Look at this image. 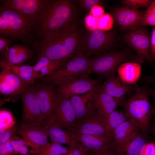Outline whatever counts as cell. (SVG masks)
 <instances>
[{
	"instance_id": "obj_1",
	"label": "cell",
	"mask_w": 155,
	"mask_h": 155,
	"mask_svg": "<svg viewBox=\"0 0 155 155\" xmlns=\"http://www.w3.org/2000/svg\"><path fill=\"white\" fill-rule=\"evenodd\" d=\"M87 36L75 22L49 34L39 44V57L66 62L85 53Z\"/></svg>"
},
{
	"instance_id": "obj_2",
	"label": "cell",
	"mask_w": 155,
	"mask_h": 155,
	"mask_svg": "<svg viewBox=\"0 0 155 155\" xmlns=\"http://www.w3.org/2000/svg\"><path fill=\"white\" fill-rule=\"evenodd\" d=\"M76 13L75 1L49 0L43 18L36 29L37 34L44 38L74 22Z\"/></svg>"
},
{
	"instance_id": "obj_3",
	"label": "cell",
	"mask_w": 155,
	"mask_h": 155,
	"mask_svg": "<svg viewBox=\"0 0 155 155\" xmlns=\"http://www.w3.org/2000/svg\"><path fill=\"white\" fill-rule=\"evenodd\" d=\"M44 13L39 17H29L2 5L0 8L1 36H9L26 43L32 41L33 31Z\"/></svg>"
},
{
	"instance_id": "obj_4",
	"label": "cell",
	"mask_w": 155,
	"mask_h": 155,
	"mask_svg": "<svg viewBox=\"0 0 155 155\" xmlns=\"http://www.w3.org/2000/svg\"><path fill=\"white\" fill-rule=\"evenodd\" d=\"M150 77L144 79V84L128 99L123 106L124 111L129 118L138 127L140 131L146 134L148 131L150 120L155 114V108L151 104L149 98V85L152 82Z\"/></svg>"
},
{
	"instance_id": "obj_5",
	"label": "cell",
	"mask_w": 155,
	"mask_h": 155,
	"mask_svg": "<svg viewBox=\"0 0 155 155\" xmlns=\"http://www.w3.org/2000/svg\"><path fill=\"white\" fill-rule=\"evenodd\" d=\"M129 59L140 64L143 61L137 55H133L127 51L108 53L90 59L89 67L84 74L95 73L106 79L115 75L119 66Z\"/></svg>"
},
{
	"instance_id": "obj_6",
	"label": "cell",
	"mask_w": 155,
	"mask_h": 155,
	"mask_svg": "<svg viewBox=\"0 0 155 155\" xmlns=\"http://www.w3.org/2000/svg\"><path fill=\"white\" fill-rule=\"evenodd\" d=\"M90 61L84 53L78 55L67 61L53 74L47 77L45 81L55 87L68 79L84 75Z\"/></svg>"
},
{
	"instance_id": "obj_7",
	"label": "cell",
	"mask_w": 155,
	"mask_h": 155,
	"mask_svg": "<svg viewBox=\"0 0 155 155\" xmlns=\"http://www.w3.org/2000/svg\"><path fill=\"white\" fill-rule=\"evenodd\" d=\"M98 81L90 78L87 74L69 79L61 83L56 89L59 98H69L74 95L85 94L92 90L98 91Z\"/></svg>"
},
{
	"instance_id": "obj_8",
	"label": "cell",
	"mask_w": 155,
	"mask_h": 155,
	"mask_svg": "<svg viewBox=\"0 0 155 155\" xmlns=\"http://www.w3.org/2000/svg\"><path fill=\"white\" fill-rule=\"evenodd\" d=\"M69 131L94 135L112 140L106 128L105 120L97 107L87 116L76 123Z\"/></svg>"
},
{
	"instance_id": "obj_9",
	"label": "cell",
	"mask_w": 155,
	"mask_h": 155,
	"mask_svg": "<svg viewBox=\"0 0 155 155\" xmlns=\"http://www.w3.org/2000/svg\"><path fill=\"white\" fill-rule=\"evenodd\" d=\"M21 95L23 111L21 122L43 125L44 119L37 100L35 87L28 86Z\"/></svg>"
},
{
	"instance_id": "obj_10",
	"label": "cell",
	"mask_w": 155,
	"mask_h": 155,
	"mask_svg": "<svg viewBox=\"0 0 155 155\" xmlns=\"http://www.w3.org/2000/svg\"><path fill=\"white\" fill-rule=\"evenodd\" d=\"M125 39L136 52L141 59L153 64L150 52V39L147 31L142 28L131 29L125 36Z\"/></svg>"
},
{
	"instance_id": "obj_11",
	"label": "cell",
	"mask_w": 155,
	"mask_h": 155,
	"mask_svg": "<svg viewBox=\"0 0 155 155\" xmlns=\"http://www.w3.org/2000/svg\"><path fill=\"white\" fill-rule=\"evenodd\" d=\"M69 131L74 139L88 151H91L94 154L106 155L113 152L112 139L94 135Z\"/></svg>"
},
{
	"instance_id": "obj_12",
	"label": "cell",
	"mask_w": 155,
	"mask_h": 155,
	"mask_svg": "<svg viewBox=\"0 0 155 155\" xmlns=\"http://www.w3.org/2000/svg\"><path fill=\"white\" fill-rule=\"evenodd\" d=\"M48 120L67 130H71L75 125L76 116L69 98H60L57 96L53 114Z\"/></svg>"
},
{
	"instance_id": "obj_13",
	"label": "cell",
	"mask_w": 155,
	"mask_h": 155,
	"mask_svg": "<svg viewBox=\"0 0 155 155\" xmlns=\"http://www.w3.org/2000/svg\"><path fill=\"white\" fill-rule=\"evenodd\" d=\"M17 126L16 133L32 144V150L38 149L49 143L47 131L43 125L21 122Z\"/></svg>"
},
{
	"instance_id": "obj_14",
	"label": "cell",
	"mask_w": 155,
	"mask_h": 155,
	"mask_svg": "<svg viewBox=\"0 0 155 155\" xmlns=\"http://www.w3.org/2000/svg\"><path fill=\"white\" fill-rule=\"evenodd\" d=\"M49 0H7L3 4L25 16L35 18L44 13Z\"/></svg>"
},
{
	"instance_id": "obj_15",
	"label": "cell",
	"mask_w": 155,
	"mask_h": 155,
	"mask_svg": "<svg viewBox=\"0 0 155 155\" xmlns=\"http://www.w3.org/2000/svg\"><path fill=\"white\" fill-rule=\"evenodd\" d=\"M35 88L45 123L51 117L54 111L57 97L56 89L49 84L38 85Z\"/></svg>"
},
{
	"instance_id": "obj_16",
	"label": "cell",
	"mask_w": 155,
	"mask_h": 155,
	"mask_svg": "<svg viewBox=\"0 0 155 155\" xmlns=\"http://www.w3.org/2000/svg\"><path fill=\"white\" fill-rule=\"evenodd\" d=\"M114 38V34L111 32L98 30L91 31L87 36L85 54L89 56L106 51L111 46Z\"/></svg>"
},
{
	"instance_id": "obj_17",
	"label": "cell",
	"mask_w": 155,
	"mask_h": 155,
	"mask_svg": "<svg viewBox=\"0 0 155 155\" xmlns=\"http://www.w3.org/2000/svg\"><path fill=\"white\" fill-rule=\"evenodd\" d=\"M148 143L147 134L140 130L114 149L113 151L116 155H143Z\"/></svg>"
},
{
	"instance_id": "obj_18",
	"label": "cell",
	"mask_w": 155,
	"mask_h": 155,
	"mask_svg": "<svg viewBox=\"0 0 155 155\" xmlns=\"http://www.w3.org/2000/svg\"><path fill=\"white\" fill-rule=\"evenodd\" d=\"M1 69L0 73V92L5 95L21 94L28 86V84L13 72Z\"/></svg>"
},
{
	"instance_id": "obj_19",
	"label": "cell",
	"mask_w": 155,
	"mask_h": 155,
	"mask_svg": "<svg viewBox=\"0 0 155 155\" xmlns=\"http://www.w3.org/2000/svg\"><path fill=\"white\" fill-rule=\"evenodd\" d=\"M139 88L135 84L126 83L122 81L119 76L113 75L106 78L98 91L115 97L121 98L124 96L125 94L135 92Z\"/></svg>"
},
{
	"instance_id": "obj_20",
	"label": "cell",
	"mask_w": 155,
	"mask_h": 155,
	"mask_svg": "<svg viewBox=\"0 0 155 155\" xmlns=\"http://www.w3.org/2000/svg\"><path fill=\"white\" fill-rule=\"evenodd\" d=\"M92 90L82 96L74 95L69 98L76 116L75 124L97 108V106L93 98Z\"/></svg>"
},
{
	"instance_id": "obj_21",
	"label": "cell",
	"mask_w": 155,
	"mask_h": 155,
	"mask_svg": "<svg viewBox=\"0 0 155 155\" xmlns=\"http://www.w3.org/2000/svg\"><path fill=\"white\" fill-rule=\"evenodd\" d=\"M144 12L131 8L123 7L117 9L113 16L117 24L124 29H132L137 27Z\"/></svg>"
},
{
	"instance_id": "obj_22",
	"label": "cell",
	"mask_w": 155,
	"mask_h": 155,
	"mask_svg": "<svg viewBox=\"0 0 155 155\" xmlns=\"http://www.w3.org/2000/svg\"><path fill=\"white\" fill-rule=\"evenodd\" d=\"M92 92L95 102L105 120L117 106H123L125 101L124 96L115 97L95 90Z\"/></svg>"
},
{
	"instance_id": "obj_23",
	"label": "cell",
	"mask_w": 155,
	"mask_h": 155,
	"mask_svg": "<svg viewBox=\"0 0 155 155\" xmlns=\"http://www.w3.org/2000/svg\"><path fill=\"white\" fill-rule=\"evenodd\" d=\"M43 125L46 129L51 142L67 144L70 149L80 144L71 137L68 131L52 121L48 120L45 122Z\"/></svg>"
},
{
	"instance_id": "obj_24",
	"label": "cell",
	"mask_w": 155,
	"mask_h": 155,
	"mask_svg": "<svg viewBox=\"0 0 155 155\" xmlns=\"http://www.w3.org/2000/svg\"><path fill=\"white\" fill-rule=\"evenodd\" d=\"M140 130L137 125L129 119L122 123L112 133L113 150L121 145L133 134Z\"/></svg>"
},
{
	"instance_id": "obj_25",
	"label": "cell",
	"mask_w": 155,
	"mask_h": 155,
	"mask_svg": "<svg viewBox=\"0 0 155 155\" xmlns=\"http://www.w3.org/2000/svg\"><path fill=\"white\" fill-rule=\"evenodd\" d=\"M2 53V61L16 65L22 64L32 56L31 50L19 44L14 45Z\"/></svg>"
},
{
	"instance_id": "obj_26",
	"label": "cell",
	"mask_w": 155,
	"mask_h": 155,
	"mask_svg": "<svg viewBox=\"0 0 155 155\" xmlns=\"http://www.w3.org/2000/svg\"><path fill=\"white\" fill-rule=\"evenodd\" d=\"M66 63L53 60L45 56L39 57L36 63L33 66L36 79L52 75Z\"/></svg>"
},
{
	"instance_id": "obj_27",
	"label": "cell",
	"mask_w": 155,
	"mask_h": 155,
	"mask_svg": "<svg viewBox=\"0 0 155 155\" xmlns=\"http://www.w3.org/2000/svg\"><path fill=\"white\" fill-rule=\"evenodd\" d=\"M0 66L2 69L13 72L28 84H33L36 79L33 66L14 65L2 60Z\"/></svg>"
},
{
	"instance_id": "obj_28",
	"label": "cell",
	"mask_w": 155,
	"mask_h": 155,
	"mask_svg": "<svg viewBox=\"0 0 155 155\" xmlns=\"http://www.w3.org/2000/svg\"><path fill=\"white\" fill-rule=\"evenodd\" d=\"M119 77L123 82L128 84H135L141 73L140 64L127 62L121 64L117 69Z\"/></svg>"
},
{
	"instance_id": "obj_29",
	"label": "cell",
	"mask_w": 155,
	"mask_h": 155,
	"mask_svg": "<svg viewBox=\"0 0 155 155\" xmlns=\"http://www.w3.org/2000/svg\"><path fill=\"white\" fill-rule=\"evenodd\" d=\"M129 119L124 111L115 110L108 115L105 120V124L107 132L111 137L113 131L122 123Z\"/></svg>"
},
{
	"instance_id": "obj_30",
	"label": "cell",
	"mask_w": 155,
	"mask_h": 155,
	"mask_svg": "<svg viewBox=\"0 0 155 155\" xmlns=\"http://www.w3.org/2000/svg\"><path fill=\"white\" fill-rule=\"evenodd\" d=\"M69 149L59 143H49L40 148L32 150L31 152L35 155H65L69 151Z\"/></svg>"
},
{
	"instance_id": "obj_31",
	"label": "cell",
	"mask_w": 155,
	"mask_h": 155,
	"mask_svg": "<svg viewBox=\"0 0 155 155\" xmlns=\"http://www.w3.org/2000/svg\"><path fill=\"white\" fill-rule=\"evenodd\" d=\"M146 25L155 26V0L144 12L137 27Z\"/></svg>"
},
{
	"instance_id": "obj_32",
	"label": "cell",
	"mask_w": 155,
	"mask_h": 155,
	"mask_svg": "<svg viewBox=\"0 0 155 155\" xmlns=\"http://www.w3.org/2000/svg\"><path fill=\"white\" fill-rule=\"evenodd\" d=\"M16 125L11 112L4 110L0 111V129H6Z\"/></svg>"
},
{
	"instance_id": "obj_33",
	"label": "cell",
	"mask_w": 155,
	"mask_h": 155,
	"mask_svg": "<svg viewBox=\"0 0 155 155\" xmlns=\"http://www.w3.org/2000/svg\"><path fill=\"white\" fill-rule=\"evenodd\" d=\"M113 24V19L111 15L109 13H104L98 19V30L104 31L110 30Z\"/></svg>"
},
{
	"instance_id": "obj_34",
	"label": "cell",
	"mask_w": 155,
	"mask_h": 155,
	"mask_svg": "<svg viewBox=\"0 0 155 155\" xmlns=\"http://www.w3.org/2000/svg\"><path fill=\"white\" fill-rule=\"evenodd\" d=\"M10 139L12 147L16 154H20L21 152L27 146L25 140L23 138L18 136H12Z\"/></svg>"
},
{
	"instance_id": "obj_35",
	"label": "cell",
	"mask_w": 155,
	"mask_h": 155,
	"mask_svg": "<svg viewBox=\"0 0 155 155\" xmlns=\"http://www.w3.org/2000/svg\"><path fill=\"white\" fill-rule=\"evenodd\" d=\"M152 1L150 0H123L121 2L131 8L137 9L140 7H148Z\"/></svg>"
},
{
	"instance_id": "obj_36",
	"label": "cell",
	"mask_w": 155,
	"mask_h": 155,
	"mask_svg": "<svg viewBox=\"0 0 155 155\" xmlns=\"http://www.w3.org/2000/svg\"><path fill=\"white\" fill-rule=\"evenodd\" d=\"M17 125H15L6 129H0V144H3L10 140L14 133H16Z\"/></svg>"
},
{
	"instance_id": "obj_37",
	"label": "cell",
	"mask_w": 155,
	"mask_h": 155,
	"mask_svg": "<svg viewBox=\"0 0 155 155\" xmlns=\"http://www.w3.org/2000/svg\"><path fill=\"white\" fill-rule=\"evenodd\" d=\"M97 18L89 14L84 18V23L86 27L92 31L98 30Z\"/></svg>"
},
{
	"instance_id": "obj_38",
	"label": "cell",
	"mask_w": 155,
	"mask_h": 155,
	"mask_svg": "<svg viewBox=\"0 0 155 155\" xmlns=\"http://www.w3.org/2000/svg\"><path fill=\"white\" fill-rule=\"evenodd\" d=\"M78 2L83 8L90 9L94 6L100 5L102 3V1L100 0H80Z\"/></svg>"
},
{
	"instance_id": "obj_39",
	"label": "cell",
	"mask_w": 155,
	"mask_h": 155,
	"mask_svg": "<svg viewBox=\"0 0 155 155\" xmlns=\"http://www.w3.org/2000/svg\"><path fill=\"white\" fill-rule=\"evenodd\" d=\"M88 150L81 144L73 148L70 149L65 155H86Z\"/></svg>"
},
{
	"instance_id": "obj_40",
	"label": "cell",
	"mask_w": 155,
	"mask_h": 155,
	"mask_svg": "<svg viewBox=\"0 0 155 155\" xmlns=\"http://www.w3.org/2000/svg\"><path fill=\"white\" fill-rule=\"evenodd\" d=\"M104 9L101 5H96L90 9L89 14L98 19L104 14Z\"/></svg>"
},
{
	"instance_id": "obj_41",
	"label": "cell",
	"mask_w": 155,
	"mask_h": 155,
	"mask_svg": "<svg viewBox=\"0 0 155 155\" xmlns=\"http://www.w3.org/2000/svg\"><path fill=\"white\" fill-rule=\"evenodd\" d=\"M143 155H155V144L153 142H148Z\"/></svg>"
},
{
	"instance_id": "obj_42",
	"label": "cell",
	"mask_w": 155,
	"mask_h": 155,
	"mask_svg": "<svg viewBox=\"0 0 155 155\" xmlns=\"http://www.w3.org/2000/svg\"><path fill=\"white\" fill-rule=\"evenodd\" d=\"M150 52L153 60H155V27L153 29L150 39Z\"/></svg>"
},
{
	"instance_id": "obj_43",
	"label": "cell",
	"mask_w": 155,
	"mask_h": 155,
	"mask_svg": "<svg viewBox=\"0 0 155 155\" xmlns=\"http://www.w3.org/2000/svg\"><path fill=\"white\" fill-rule=\"evenodd\" d=\"M10 41L7 38L1 36L0 37V51L3 53L9 49Z\"/></svg>"
},
{
	"instance_id": "obj_44",
	"label": "cell",
	"mask_w": 155,
	"mask_h": 155,
	"mask_svg": "<svg viewBox=\"0 0 155 155\" xmlns=\"http://www.w3.org/2000/svg\"><path fill=\"white\" fill-rule=\"evenodd\" d=\"M154 120L153 125L152 127V132L153 133L154 135V136L155 138V114H154Z\"/></svg>"
},
{
	"instance_id": "obj_45",
	"label": "cell",
	"mask_w": 155,
	"mask_h": 155,
	"mask_svg": "<svg viewBox=\"0 0 155 155\" xmlns=\"http://www.w3.org/2000/svg\"><path fill=\"white\" fill-rule=\"evenodd\" d=\"M149 92L150 94L152 95L154 97L155 101V90L150 89Z\"/></svg>"
},
{
	"instance_id": "obj_46",
	"label": "cell",
	"mask_w": 155,
	"mask_h": 155,
	"mask_svg": "<svg viewBox=\"0 0 155 155\" xmlns=\"http://www.w3.org/2000/svg\"><path fill=\"white\" fill-rule=\"evenodd\" d=\"M93 155H102L101 154H94Z\"/></svg>"
},
{
	"instance_id": "obj_47",
	"label": "cell",
	"mask_w": 155,
	"mask_h": 155,
	"mask_svg": "<svg viewBox=\"0 0 155 155\" xmlns=\"http://www.w3.org/2000/svg\"><path fill=\"white\" fill-rule=\"evenodd\" d=\"M115 155L114 154H111V155Z\"/></svg>"
}]
</instances>
